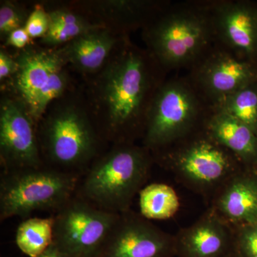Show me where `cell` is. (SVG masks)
Wrapping results in <instances>:
<instances>
[{"mask_svg": "<svg viewBox=\"0 0 257 257\" xmlns=\"http://www.w3.org/2000/svg\"><path fill=\"white\" fill-rule=\"evenodd\" d=\"M44 165L77 174L101 155L104 142L94 126L84 93L69 91L54 101L37 126Z\"/></svg>", "mask_w": 257, "mask_h": 257, "instance_id": "2", "label": "cell"}, {"mask_svg": "<svg viewBox=\"0 0 257 257\" xmlns=\"http://www.w3.org/2000/svg\"><path fill=\"white\" fill-rule=\"evenodd\" d=\"M45 7L50 18V27L46 35L39 40V45L42 46L58 48L93 29L101 28L66 3L52 8L45 5Z\"/></svg>", "mask_w": 257, "mask_h": 257, "instance_id": "19", "label": "cell"}, {"mask_svg": "<svg viewBox=\"0 0 257 257\" xmlns=\"http://www.w3.org/2000/svg\"><path fill=\"white\" fill-rule=\"evenodd\" d=\"M120 215L74 196L53 216V244L70 257H97Z\"/></svg>", "mask_w": 257, "mask_h": 257, "instance_id": "9", "label": "cell"}, {"mask_svg": "<svg viewBox=\"0 0 257 257\" xmlns=\"http://www.w3.org/2000/svg\"><path fill=\"white\" fill-rule=\"evenodd\" d=\"M251 170L254 172V173L256 174V175L257 176V165L255 166V167H253V168H251Z\"/></svg>", "mask_w": 257, "mask_h": 257, "instance_id": "30", "label": "cell"}, {"mask_svg": "<svg viewBox=\"0 0 257 257\" xmlns=\"http://www.w3.org/2000/svg\"><path fill=\"white\" fill-rule=\"evenodd\" d=\"M167 73L128 36L97 74L84 79L88 111L104 142L113 145L143 138L152 101Z\"/></svg>", "mask_w": 257, "mask_h": 257, "instance_id": "1", "label": "cell"}, {"mask_svg": "<svg viewBox=\"0 0 257 257\" xmlns=\"http://www.w3.org/2000/svg\"><path fill=\"white\" fill-rule=\"evenodd\" d=\"M189 70L187 77L211 108L257 79L256 64L216 42Z\"/></svg>", "mask_w": 257, "mask_h": 257, "instance_id": "10", "label": "cell"}, {"mask_svg": "<svg viewBox=\"0 0 257 257\" xmlns=\"http://www.w3.org/2000/svg\"><path fill=\"white\" fill-rule=\"evenodd\" d=\"M180 207L178 195L167 184L153 183L140 192L142 216L148 220H165L175 215Z\"/></svg>", "mask_w": 257, "mask_h": 257, "instance_id": "20", "label": "cell"}, {"mask_svg": "<svg viewBox=\"0 0 257 257\" xmlns=\"http://www.w3.org/2000/svg\"><path fill=\"white\" fill-rule=\"evenodd\" d=\"M215 42L257 65V3L209 1Z\"/></svg>", "mask_w": 257, "mask_h": 257, "instance_id": "13", "label": "cell"}, {"mask_svg": "<svg viewBox=\"0 0 257 257\" xmlns=\"http://www.w3.org/2000/svg\"><path fill=\"white\" fill-rule=\"evenodd\" d=\"M125 37L105 28L83 34L62 47L69 67L84 79L92 77L104 67L118 44Z\"/></svg>", "mask_w": 257, "mask_h": 257, "instance_id": "17", "label": "cell"}, {"mask_svg": "<svg viewBox=\"0 0 257 257\" xmlns=\"http://www.w3.org/2000/svg\"><path fill=\"white\" fill-rule=\"evenodd\" d=\"M142 37L166 72L190 68L215 42L209 1L170 3Z\"/></svg>", "mask_w": 257, "mask_h": 257, "instance_id": "3", "label": "cell"}, {"mask_svg": "<svg viewBox=\"0 0 257 257\" xmlns=\"http://www.w3.org/2000/svg\"><path fill=\"white\" fill-rule=\"evenodd\" d=\"M77 174L42 166L4 170L0 180V219L27 218L35 211H57L74 197Z\"/></svg>", "mask_w": 257, "mask_h": 257, "instance_id": "7", "label": "cell"}, {"mask_svg": "<svg viewBox=\"0 0 257 257\" xmlns=\"http://www.w3.org/2000/svg\"><path fill=\"white\" fill-rule=\"evenodd\" d=\"M175 239V257H226L234 251V229L211 208Z\"/></svg>", "mask_w": 257, "mask_h": 257, "instance_id": "15", "label": "cell"}, {"mask_svg": "<svg viewBox=\"0 0 257 257\" xmlns=\"http://www.w3.org/2000/svg\"><path fill=\"white\" fill-rule=\"evenodd\" d=\"M30 13L21 3L10 0L0 2V38L5 41L15 30L25 28Z\"/></svg>", "mask_w": 257, "mask_h": 257, "instance_id": "23", "label": "cell"}, {"mask_svg": "<svg viewBox=\"0 0 257 257\" xmlns=\"http://www.w3.org/2000/svg\"><path fill=\"white\" fill-rule=\"evenodd\" d=\"M226 257H239L237 254H236V253H235L234 251H233L232 252L230 253L228 256H226Z\"/></svg>", "mask_w": 257, "mask_h": 257, "instance_id": "29", "label": "cell"}, {"mask_svg": "<svg viewBox=\"0 0 257 257\" xmlns=\"http://www.w3.org/2000/svg\"><path fill=\"white\" fill-rule=\"evenodd\" d=\"M37 257H70L67 254V253H64L63 251H61L55 245L52 243L50 246L45 250L44 252H42L41 254L39 255Z\"/></svg>", "mask_w": 257, "mask_h": 257, "instance_id": "28", "label": "cell"}, {"mask_svg": "<svg viewBox=\"0 0 257 257\" xmlns=\"http://www.w3.org/2000/svg\"><path fill=\"white\" fill-rule=\"evenodd\" d=\"M153 154L186 185L199 192H217L243 170L241 167H245L231 152L211 138L204 124L186 138Z\"/></svg>", "mask_w": 257, "mask_h": 257, "instance_id": "8", "label": "cell"}, {"mask_svg": "<svg viewBox=\"0 0 257 257\" xmlns=\"http://www.w3.org/2000/svg\"><path fill=\"white\" fill-rule=\"evenodd\" d=\"M210 109L187 76L167 79L150 106L143 146L165 150L203 126Z\"/></svg>", "mask_w": 257, "mask_h": 257, "instance_id": "6", "label": "cell"}, {"mask_svg": "<svg viewBox=\"0 0 257 257\" xmlns=\"http://www.w3.org/2000/svg\"><path fill=\"white\" fill-rule=\"evenodd\" d=\"M207 133L246 169L257 165V135L233 116L211 108L204 124Z\"/></svg>", "mask_w": 257, "mask_h": 257, "instance_id": "18", "label": "cell"}, {"mask_svg": "<svg viewBox=\"0 0 257 257\" xmlns=\"http://www.w3.org/2000/svg\"><path fill=\"white\" fill-rule=\"evenodd\" d=\"M233 229L235 253L239 257H257V223Z\"/></svg>", "mask_w": 257, "mask_h": 257, "instance_id": "24", "label": "cell"}, {"mask_svg": "<svg viewBox=\"0 0 257 257\" xmlns=\"http://www.w3.org/2000/svg\"><path fill=\"white\" fill-rule=\"evenodd\" d=\"M34 43V40L25 28L18 29L10 33L4 42V47H12L18 50H23Z\"/></svg>", "mask_w": 257, "mask_h": 257, "instance_id": "27", "label": "cell"}, {"mask_svg": "<svg viewBox=\"0 0 257 257\" xmlns=\"http://www.w3.org/2000/svg\"><path fill=\"white\" fill-rule=\"evenodd\" d=\"M98 26L119 36L143 30L170 4L148 0H79L67 2Z\"/></svg>", "mask_w": 257, "mask_h": 257, "instance_id": "14", "label": "cell"}, {"mask_svg": "<svg viewBox=\"0 0 257 257\" xmlns=\"http://www.w3.org/2000/svg\"><path fill=\"white\" fill-rule=\"evenodd\" d=\"M18 67L15 56L10 55L5 47L0 49V82H8L15 73Z\"/></svg>", "mask_w": 257, "mask_h": 257, "instance_id": "26", "label": "cell"}, {"mask_svg": "<svg viewBox=\"0 0 257 257\" xmlns=\"http://www.w3.org/2000/svg\"><path fill=\"white\" fill-rule=\"evenodd\" d=\"M0 160L4 170L44 166L37 126L26 106L16 96L1 91Z\"/></svg>", "mask_w": 257, "mask_h": 257, "instance_id": "11", "label": "cell"}, {"mask_svg": "<svg viewBox=\"0 0 257 257\" xmlns=\"http://www.w3.org/2000/svg\"><path fill=\"white\" fill-rule=\"evenodd\" d=\"M97 257H175V239L143 216L120 215Z\"/></svg>", "mask_w": 257, "mask_h": 257, "instance_id": "12", "label": "cell"}, {"mask_svg": "<svg viewBox=\"0 0 257 257\" xmlns=\"http://www.w3.org/2000/svg\"><path fill=\"white\" fill-rule=\"evenodd\" d=\"M50 27V18L44 3L35 4L32 8L25 28L32 39H41L46 35Z\"/></svg>", "mask_w": 257, "mask_h": 257, "instance_id": "25", "label": "cell"}, {"mask_svg": "<svg viewBox=\"0 0 257 257\" xmlns=\"http://www.w3.org/2000/svg\"><path fill=\"white\" fill-rule=\"evenodd\" d=\"M211 209L233 228L257 223V176L243 169L217 191Z\"/></svg>", "mask_w": 257, "mask_h": 257, "instance_id": "16", "label": "cell"}, {"mask_svg": "<svg viewBox=\"0 0 257 257\" xmlns=\"http://www.w3.org/2000/svg\"><path fill=\"white\" fill-rule=\"evenodd\" d=\"M212 109L239 120L257 135V79L231 94Z\"/></svg>", "mask_w": 257, "mask_h": 257, "instance_id": "22", "label": "cell"}, {"mask_svg": "<svg viewBox=\"0 0 257 257\" xmlns=\"http://www.w3.org/2000/svg\"><path fill=\"white\" fill-rule=\"evenodd\" d=\"M54 219L28 218L17 230L15 241L18 248L30 257H37L53 243Z\"/></svg>", "mask_w": 257, "mask_h": 257, "instance_id": "21", "label": "cell"}, {"mask_svg": "<svg viewBox=\"0 0 257 257\" xmlns=\"http://www.w3.org/2000/svg\"><path fill=\"white\" fill-rule=\"evenodd\" d=\"M14 75L1 84L26 106L36 126L49 106L74 89L69 64L62 47L50 48L32 43L15 55Z\"/></svg>", "mask_w": 257, "mask_h": 257, "instance_id": "5", "label": "cell"}, {"mask_svg": "<svg viewBox=\"0 0 257 257\" xmlns=\"http://www.w3.org/2000/svg\"><path fill=\"white\" fill-rule=\"evenodd\" d=\"M153 159L150 150L135 143L113 145L88 167L79 197L104 210L127 212L143 188Z\"/></svg>", "mask_w": 257, "mask_h": 257, "instance_id": "4", "label": "cell"}]
</instances>
